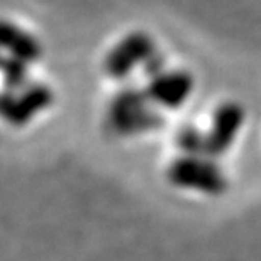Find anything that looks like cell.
I'll return each mask as SVG.
<instances>
[{
	"mask_svg": "<svg viewBox=\"0 0 261 261\" xmlns=\"http://www.w3.org/2000/svg\"><path fill=\"white\" fill-rule=\"evenodd\" d=\"M164 116L151 108L144 89L135 86L122 87L113 94L108 105L105 125L116 137H132L164 126Z\"/></svg>",
	"mask_w": 261,
	"mask_h": 261,
	"instance_id": "1",
	"label": "cell"
},
{
	"mask_svg": "<svg viewBox=\"0 0 261 261\" xmlns=\"http://www.w3.org/2000/svg\"><path fill=\"white\" fill-rule=\"evenodd\" d=\"M171 185L192 189L209 196H219L228 189L224 171L207 157H187L174 160L167 170Z\"/></svg>",
	"mask_w": 261,
	"mask_h": 261,
	"instance_id": "2",
	"label": "cell"
},
{
	"mask_svg": "<svg viewBox=\"0 0 261 261\" xmlns=\"http://www.w3.org/2000/svg\"><path fill=\"white\" fill-rule=\"evenodd\" d=\"M155 49L154 39L149 34L142 31L130 32L108 53L103 70L112 80H125L135 68L142 67Z\"/></svg>",
	"mask_w": 261,
	"mask_h": 261,
	"instance_id": "3",
	"label": "cell"
},
{
	"mask_svg": "<svg viewBox=\"0 0 261 261\" xmlns=\"http://www.w3.org/2000/svg\"><path fill=\"white\" fill-rule=\"evenodd\" d=\"M245 119L244 108L237 102L222 103L214 113L212 126L206 134V157L218 159L231 148Z\"/></svg>",
	"mask_w": 261,
	"mask_h": 261,
	"instance_id": "4",
	"label": "cell"
},
{
	"mask_svg": "<svg viewBox=\"0 0 261 261\" xmlns=\"http://www.w3.org/2000/svg\"><path fill=\"white\" fill-rule=\"evenodd\" d=\"M193 87V75L185 70H174L164 71L163 74L149 79L144 90L151 103L166 109H176L189 99Z\"/></svg>",
	"mask_w": 261,
	"mask_h": 261,
	"instance_id": "5",
	"label": "cell"
},
{
	"mask_svg": "<svg viewBox=\"0 0 261 261\" xmlns=\"http://www.w3.org/2000/svg\"><path fill=\"white\" fill-rule=\"evenodd\" d=\"M54 102L53 89L44 83H31L15 94L3 121L12 126H23L38 113L45 111Z\"/></svg>",
	"mask_w": 261,
	"mask_h": 261,
	"instance_id": "6",
	"label": "cell"
},
{
	"mask_svg": "<svg viewBox=\"0 0 261 261\" xmlns=\"http://www.w3.org/2000/svg\"><path fill=\"white\" fill-rule=\"evenodd\" d=\"M0 51L28 64L42 58V45L37 38L6 19H0Z\"/></svg>",
	"mask_w": 261,
	"mask_h": 261,
	"instance_id": "7",
	"label": "cell"
},
{
	"mask_svg": "<svg viewBox=\"0 0 261 261\" xmlns=\"http://www.w3.org/2000/svg\"><path fill=\"white\" fill-rule=\"evenodd\" d=\"M0 75L3 87L13 92H19L31 83L28 63L8 54H3L0 60Z\"/></svg>",
	"mask_w": 261,
	"mask_h": 261,
	"instance_id": "8",
	"label": "cell"
},
{
	"mask_svg": "<svg viewBox=\"0 0 261 261\" xmlns=\"http://www.w3.org/2000/svg\"><path fill=\"white\" fill-rule=\"evenodd\" d=\"M177 148L187 157H206V134L195 126H185L176 137Z\"/></svg>",
	"mask_w": 261,
	"mask_h": 261,
	"instance_id": "9",
	"label": "cell"
},
{
	"mask_svg": "<svg viewBox=\"0 0 261 261\" xmlns=\"http://www.w3.org/2000/svg\"><path fill=\"white\" fill-rule=\"evenodd\" d=\"M142 71L149 79H154L157 75L163 74L166 71V57L155 49L142 64Z\"/></svg>",
	"mask_w": 261,
	"mask_h": 261,
	"instance_id": "10",
	"label": "cell"
},
{
	"mask_svg": "<svg viewBox=\"0 0 261 261\" xmlns=\"http://www.w3.org/2000/svg\"><path fill=\"white\" fill-rule=\"evenodd\" d=\"M2 57H3V54H2V51H0V60H2Z\"/></svg>",
	"mask_w": 261,
	"mask_h": 261,
	"instance_id": "11",
	"label": "cell"
}]
</instances>
